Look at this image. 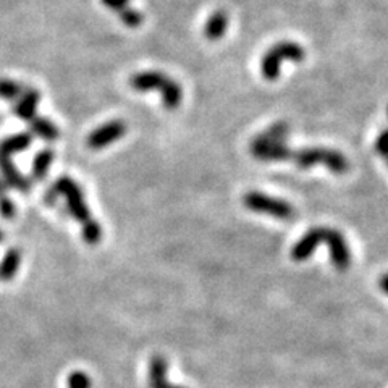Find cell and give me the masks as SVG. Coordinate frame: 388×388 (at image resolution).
<instances>
[{"mask_svg":"<svg viewBox=\"0 0 388 388\" xmlns=\"http://www.w3.org/2000/svg\"><path fill=\"white\" fill-rule=\"evenodd\" d=\"M57 198H64L66 212L81 223V234L84 241L91 246L98 244L102 239V227L91 215L80 185L70 176H62L47 191L46 201L50 204L55 203Z\"/></svg>","mask_w":388,"mask_h":388,"instance_id":"obj_1","label":"cell"},{"mask_svg":"<svg viewBox=\"0 0 388 388\" xmlns=\"http://www.w3.org/2000/svg\"><path fill=\"white\" fill-rule=\"evenodd\" d=\"M319 243H325L330 251V261L340 270H347L351 266V249H349L347 239L338 230L329 227H315L303 234V238L295 243L291 248V259L296 262L308 261L311 254L315 251Z\"/></svg>","mask_w":388,"mask_h":388,"instance_id":"obj_2","label":"cell"},{"mask_svg":"<svg viewBox=\"0 0 388 388\" xmlns=\"http://www.w3.org/2000/svg\"><path fill=\"white\" fill-rule=\"evenodd\" d=\"M129 86L138 93H149L159 91L162 95V105L167 110H175L180 107L183 100V89L181 86L160 71H141L129 78Z\"/></svg>","mask_w":388,"mask_h":388,"instance_id":"obj_3","label":"cell"},{"mask_svg":"<svg viewBox=\"0 0 388 388\" xmlns=\"http://www.w3.org/2000/svg\"><path fill=\"white\" fill-rule=\"evenodd\" d=\"M286 136H288V124L286 123H275L262 133L256 136L251 142V154L254 159L262 162H280L290 160L291 149L285 145Z\"/></svg>","mask_w":388,"mask_h":388,"instance_id":"obj_4","label":"cell"},{"mask_svg":"<svg viewBox=\"0 0 388 388\" xmlns=\"http://www.w3.org/2000/svg\"><path fill=\"white\" fill-rule=\"evenodd\" d=\"M290 160L299 169H311L314 165H325L332 174L343 175L349 170V164L342 152L327 149V147H308V149L291 151Z\"/></svg>","mask_w":388,"mask_h":388,"instance_id":"obj_5","label":"cell"},{"mask_svg":"<svg viewBox=\"0 0 388 388\" xmlns=\"http://www.w3.org/2000/svg\"><path fill=\"white\" fill-rule=\"evenodd\" d=\"M306 57V52L303 47L296 42H279L274 47H270L267 50V54L262 57L261 64V71L262 76L267 81H277L280 76V66L284 60H291V62H303Z\"/></svg>","mask_w":388,"mask_h":388,"instance_id":"obj_6","label":"cell"},{"mask_svg":"<svg viewBox=\"0 0 388 388\" xmlns=\"http://www.w3.org/2000/svg\"><path fill=\"white\" fill-rule=\"evenodd\" d=\"M244 207L251 212L272 215V217L280 220H291L296 215V210L290 203H286L284 199L272 198L259 191H249L243 196Z\"/></svg>","mask_w":388,"mask_h":388,"instance_id":"obj_7","label":"cell"},{"mask_svg":"<svg viewBox=\"0 0 388 388\" xmlns=\"http://www.w3.org/2000/svg\"><path fill=\"white\" fill-rule=\"evenodd\" d=\"M127 123L123 120H112V122H107L95 128L86 140V146L93 151L104 149V147L113 145L115 141L122 140L127 135Z\"/></svg>","mask_w":388,"mask_h":388,"instance_id":"obj_8","label":"cell"},{"mask_svg":"<svg viewBox=\"0 0 388 388\" xmlns=\"http://www.w3.org/2000/svg\"><path fill=\"white\" fill-rule=\"evenodd\" d=\"M0 174H2L3 183L6 185L21 191V193H28V191H30L31 188L30 180L25 178V176L17 170V167L12 162L10 157L0 156Z\"/></svg>","mask_w":388,"mask_h":388,"instance_id":"obj_9","label":"cell"},{"mask_svg":"<svg viewBox=\"0 0 388 388\" xmlns=\"http://www.w3.org/2000/svg\"><path fill=\"white\" fill-rule=\"evenodd\" d=\"M167 369H169V362L164 356L156 354L152 356L149 362V387L151 388H185L174 385L167 380Z\"/></svg>","mask_w":388,"mask_h":388,"instance_id":"obj_10","label":"cell"},{"mask_svg":"<svg viewBox=\"0 0 388 388\" xmlns=\"http://www.w3.org/2000/svg\"><path fill=\"white\" fill-rule=\"evenodd\" d=\"M41 100V93L37 89H25V93L21 94V99L18 100L13 107V112L17 113L18 118L25 120V122H31L33 118L37 117L36 109L37 104Z\"/></svg>","mask_w":388,"mask_h":388,"instance_id":"obj_11","label":"cell"},{"mask_svg":"<svg viewBox=\"0 0 388 388\" xmlns=\"http://www.w3.org/2000/svg\"><path fill=\"white\" fill-rule=\"evenodd\" d=\"M33 142V136L30 133H18V135H13L7 140H3L0 142V156L3 157H12L17 152H21L28 149Z\"/></svg>","mask_w":388,"mask_h":388,"instance_id":"obj_12","label":"cell"},{"mask_svg":"<svg viewBox=\"0 0 388 388\" xmlns=\"http://www.w3.org/2000/svg\"><path fill=\"white\" fill-rule=\"evenodd\" d=\"M228 28V17L223 10L215 12L212 17L209 18L207 23L204 26V36L209 41H219L220 37H223Z\"/></svg>","mask_w":388,"mask_h":388,"instance_id":"obj_13","label":"cell"},{"mask_svg":"<svg viewBox=\"0 0 388 388\" xmlns=\"http://www.w3.org/2000/svg\"><path fill=\"white\" fill-rule=\"evenodd\" d=\"M21 264V252L18 249H8L0 261V280L2 281H10L15 279L18 269Z\"/></svg>","mask_w":388,"mask_h":388,"instance_id":"obj_14","label":"cell"},{"mask_svg":"<svg viewBox=\"0 0 388 388\" xmlns=\"http://www.w3.org/2000/svg\"><path fill=\"white\" fill-rule=\"evenodd\" d=\"M31 129L33 133H36L37 136H41L46 141H55L60 136L59 128L55 127L50 120L42 118V117H35L31 120Z\"/></svg>","mask_w":388,"mask_h":388,"instance_id":"obj_15","label":"cell"},{"mask_svg":"<svg viewBox=\"0 0 388 388\" xmlns=\"http://www.w3.org/2000/svg\"><path fill=\"white\" fill-rule=\"evenodd\" d=\"M54 157H55L54 151L50 149H42L37 152L35 160H33V169H31V174L36 180H42L47 174H49V169L52 162H54Z\"/></svg>","mask_w":388,"mask_h":388,"instance_id":"obj_16","label":"cell"},{"mask_svg":"<svg viewBox=\"0 0 388 388\" xmlns=\"http://www.w3.org/2000/svg\"><path fill=\"white\" fill-rule=\"evenodd\" d=\"M25 93L23 86L13 80H0V98L2 99H18Z\"/></svg>","mask_w":388,"mask_h":388,"instance_id":"obj_17","label":"cell"},{"mask_svg":"<svg viewBox=\"0 0 388 388\" xmlns=\"http://www.w3.org/2000/svg\"><path fill=\"white\" fill-rule=\"evenodd\" d=\"M15 204H13V201L7 196V185L3 183V181H0V215H2L3 219L10 220L15 217Z\"/></svg>","mask_w":388,"mask_h":388,"instance_id":"obj_18","label":"cell"},{"mask_svg":"<svg viewBox=\"0 0 388 388\" xmlns=\"http://www.w3.org/2000/svg\"><path fill=\"white\" fill-rule=\"evenodd\" d=\"M117 15L120 20L123 21V25L128 28H138L145 23V15H142L141 12H138L136 8H131V7H127L124 10L118 12Z\"/></svg>","mask_w":388,"mask_h":388,"instance_id":"obj_19","label":"cell"},{"mask_svg":"<svg viewBox=\"0 0 388 388\" xmlns=\"http://www.w3.org/2000/svg\"><path fill=\"white\" fill-rule=\"evenodd\" d=\"M93 380L83 371H73L68 376V388H91Z\"/></svg>","mask_w":388,"mask_h":388,"instance_id":"obj_20","label":"cell"},{"mask_svg":"<svg viewBox=\"0 0 388 388\" xmlns=\"http://www.w3.org/2000/svg\"><path fill=\"white\" fill-rule=\"evenodd\" d=\"M376 152L378 156H382V157H385V159H388V128L385 129V131H382L380 133V136L377 138V141H376Z\"/></svg>","mask_w":388,"mask_h":388,"instance_id":"obj_21","label":"cell"},{"mask_svg":"<svg viewBox=\"0 0 388 388\" xmlns=\"http://www.w3.org/2000/svg\"><path fill=\"white\" fill-rule=\"evenodd\" d=\"M100 2H102V6L110 8V10L118 13L124 10L127 7H129V2H131V0H100Z\"/></svg>","mask_w":388,"mask_h":388,"instance_id":"obj_22","label":"cell"},{"mask_svg":"<svg viewBox=\"0 0 388 388\" xmlns=\"http://www.w3.org/2000/svg\"><path fill=\"white\" fill-rule=\"evenodd\" d=\"M378 286H380V290L383 291V293L388 295V274L380 277V281H378Z\"/></svg>","mask_w":388,"mask_h":388,"instance_id":"obj_23","label":"cell"},{"mask_svg":"<svg viewBox=\"0 0 388 388\" xmlns=\"http://www.w3.org/2000/svg\"><path fill=\"white\" fill-rule=\"evenodd\" d=\"M2 241H3V232L0 230V243H2Z\"/></svg>","mask_w":388,"mask_h":388,"instance_id":"obj_24","label":"cell"},{"mask_svg":"<svg viewBox=\"0 0 388 388\" xmlns=\"http://www.w3.org/2000/svg\"><path fill=\"white\" fill-rule=\"evenodd\" d=\"M387 113H388V107H387Z\"/></svg>","mask_w":388,"mask_h":388,"instance_id":"obj_25","label":"cell"}]
</instances>
